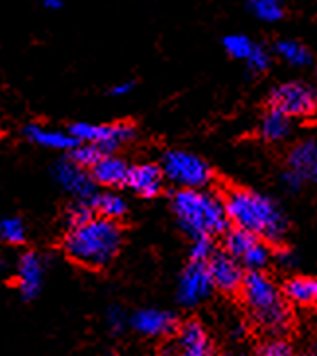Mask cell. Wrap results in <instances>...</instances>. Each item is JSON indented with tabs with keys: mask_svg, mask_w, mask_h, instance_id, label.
Masks as SVG:
<instances>
[{
	"mask_svg": "<svg viewBox=\"0 0 317 356\" xmlns=\"http://www.w3.org/2000/svg\"><path fill=\"white\" fill-rule=\"evenodd\" d=\"M24 136L28 137L32 143L47 149H57V151H71L76 141L69 134H65L61 129H49L40 124H30L24 127Z\"/></svg>",
	"mask_w": 317,
	"mask_h": 356,
	"instance_id": "d6986e66",
	"label": "cell"
},
{
	"mask_svg": "<svg viewBox=\"0 0 317 356\" xmlns=\"http://www.w3.org/2000/svg\"><path fill=\"white\" fill-rule=\"evenodd\" d=\"M100 157H102V153L98 151V147L90 145V143H76L71 149V157L69 159L76 163L79 167L90 168Z\"/></svg>",
	"mask_w": 317,
	"mask_h": 356,
	"instance_id": "484cf974",
	"label": "cell"
},
{
	"mask_svg": "<svg viewBox=\"0 0 317 356\" xmlns=\"http://www.w3.org/2000/svg\"><path fill=\"white\" fill-rule=\"evenodd\" d=\"M133 90V83L131 81H127V83H122V84H116L112 90H110V95L112 96H126L129 95Z\"/></svg>",
	"mask_w": 317,
	"mask_h": 356,
	"instance_id": "836d02e7",
	"label": "cell"
},
{
	"mask_svg": "<svg viewBox=\"0 0 317 356\" xmlns=\"http://www.w3.org/2000/svg\"><path fill=\"white\" fill-rule=\"evenodd\" d=\"M286 302L296 305H314L317 300V282L314 276H292L280 288Z\"/></svg>",
	"mask_w": 317,
	"mask_h": 356,
	"instance_id": "ffe728a7",
	"label": "cell"
},
{
	"mask_svg": "<svg viewBox=\"0 0 317 356\" xmlns=\"http://www.w3.org/2000/svg\"><path fill=\"white\" fill-rule=\"evenodd\" d=\"M124 243L117 221L92 218L86 223L69 227L63 239L67 257L85 268H106L114 262Z\"/></svg>",
	"mask_w": 317,
	"mask_h": 356,
	"instance_id": "7a4b0ae2",
	"label": "cell"
},
{
	"mask_svg": "<svg viewBox=\"0 0 317 356\" xmlns=\"http://www.w3.org/2000/svg\"><path fill=\"white\" fill-rule=\"evenodd\" d=\"M213 252H216V249H213V243H211L210 237L194 239L190 247V261L208 262V259H210Z\"/></svg>",
	"mask_w": 317,
	"mask_h": 356,
	"instance_id": "f546056e",
	"label": "cell"
},
{
	"mask_svg": "<svg viewBox=\"0 0 317 356\" xmlns=\"http://www.w3.org/2000/svg\"><path fill=\"white\" fill-rule=\"evenodd\" d=\"M275 53L282 61L292 65V67H307L314 61V55H311V51L307 49L306 45L296 42V40H290V38L278 40L275 45Z\"/></svg>",
	"mask_w": 317,
	"mask_h": 356,
	"instance_id": "7402d4cb",
	"label": "cell"
},
{
	"mask_svg": "<svg viewBox=\"0 0 317 356\" xmlns=\"http://www.w3.org/2000/svg\"><path fill=\"white\" fill-rule=\"evenodd\" d=\"M282 182H284V186L288 190H300L302 186H304V182H302V178L296 177L294 172H290V170H286L284 175H282Z\"/></svg>",
	"mask_w": 317,
	"mask_h": 356,
	"instance_id": "d6a6232c",
	"label": "cell"
},
{
	"mask_svg": "<svg viewBox=\"0 0 317 356\" xmlns=\"http://www.w3.org/2000/svg\"><path fill=\"white\" fill-rule=\"evenodd\" d=\"M211 290H213V284H211L206 262L190 261V264L184 268V273L180 274L177 300L184 307H194L202 304L204 300H208Z\"/></svg>",
	"mask_w": 317,
	"mask_h": 356,
	"instance_id": "9c48e42d",
	"label": "cell"
},
{
	"mask_svg": "<svg viewBox=\"0 0 317 356\" xmlns=\"http://www.w3.org/2000/svg\"><path fill=\"white\" fill-rule=\"evenodd\" d=\"M243 302L257 323L270 333H282L290 327L292 312L275 280L263 270H251L241 282Z\"/></svg>",
	"mask_w": 317,
	"mask_h": 356,
	"instance_id": "277c9868",
	"label": "cell"
},
{
	"mask_svg": "<svg viewBox=\"0 0 317 356\" xmlns=\"http://www.w3.org/2000/svg\"><path fill=\"white\" fill-rule=\"evenodd\" d=\"M261 356H292V346L290 343L282 339V337H275V339H268L266 343H263L261 350H259Z\"/></svg>",
	"mask_w": 317,
	"mask_h": 356,
	"instance_id": "f1b7e54d",
	"label": "cell"
},
{
	"mask_svg": "<svg viewBox=\"0 0 317 356\" xmlns=\"http://www.w3.org/2000/svg\"><path fill=\"white\" fill-rule=\"evenodd\" d=\"M43 274H45V264L38 252H24L16 266V278H18V288L24 300H33L38 293L42 292Z\"/></svg>",
	"mask_w": 317,
	"mask_h": 356,
	"instance_id": "5bb4252c",
	"label": "cell"
},
{
	"mask_svg": "<svg viewBox=\"0 0 317 356\" xmlns=\"http://www.w3.org/2000/svg\"><path fill=\"white\" fill-rule=\"evenodd\" d=\"M225 252L233 257L243 268L251 270H264L268 266V262L273 259V252L268 243L263 241L261 237H257L249 231L233 227L225 231Z\"/></svg>",
	"mask_w": 317,
	"mask_h": 356,
	"instance_id": "52a82bcc",
	"label": "cell"
},
{
	"mask_svg": "<svg viewBox=\"0 0 317 356\" xmlns=\"http://www.w3.org/2000/svg\"><path fill=\"white\" fill-rule=\"evenodd\" d=\"M0 241L8 245H22L26 241V225L20 218H2L0 220Z\"/></svg>",
	"mask_w": 317,
	"mask_h": 356,
	"instance_id": "d4e9b609",
	"label": "cell"
},
{
	"mask_svg": "<svg viewBox=\"0 0 317 356\" xmlns=\"http://www.w3.org/2000/svg\"><path fill=\"white\" fill-rule=\"evenodd\" d=\"M53 178L61 188L73 194L76 200L88 202L96 194L95 180L86 172V168L79 167L71 159H61L59 163H55Z\"/></svg>",
	"mask_w": 317,
	"mask_h": 356,
	"instance_id": "30bf717a",
	"label": "cell"
},
{
	"mask_svg": "<svg viewBox=\"0 0 317 356\" xmlns=\"http://www.w3.org/2000/svg\"><path fill=\"white\" fill-rule=\"evenodd\" d=\"M172 211L180 229L190 239L216 237L227 231V216L223 200L204 190H179L172 196Z\"/></svg>",
	"mask_w": 317,
	"mask_h": 356,
	"instance_id": "3957f363",
	"label": "cell"
},
{
	"mask_svg": "<svg viewBox=\"0 0 317 356\" xmlns=\"http://www.w3.org/2000/svg\"><path fill=\"white\" fill-rule=\"evenodd\" d=\"M227 221L263 241L280 243L288 233V218L276 200L249 188H233L223 200Z\"/></svg>",
	"mask_w": 317,
	"mask_h": 356,
	"instance_id": "6da1fadb",
	"label": "cell"
},
{
	"mask_svg": "<svg viewBox=\"0 0 317 356\" xmlns=\"http://www.w3.org/2000/svg\"><path fill=\"white\" fill-rule=\"evenodd\" d=\"M275 261L278 262V266H282L286 270H290V268H296L298 266V254L296 251H292V249H278L275 252Z\"/></svg>",
	"mask_w": 317,
	"mask_h": 356,
	"instance_id": "1f68e13d",
	"label": "cell"
},
{
	"mask_svg": "<svg viewBox=\"0 0 317 356\" xmlns=\"http://www.w3.org/2000/svg\"><path fill=\"white\" fill-rule=\"evenodd\" d=\"M92 218H95V211L90 208V204L83 202V200H76L74 204L69 206V210H67V225L69 227L86 223V221L92 220Z\"/></svg>",
	"mask_w": 317,
	"mask_h": 356,
	"instance_id": "4316f807",
	"label": "cell"
},
{
	"mask_svg": "<svg viewBox=\"0 0 317 356\" xmlns=\"http://www.w3.org/2000/svg\"><path fill=\"white\" fill-rule=\"evenodd\" d=\"M161 170L165 180L180 190H200L211 182L210 165L198 155L182 149H170L161 159Z\"/></svg>",
	"mask_w": 317,
	"mask_h": 356,
	"instance_id": "5b68a950",
	"label": "cell"
},
{
	"mask_svg": "<svg viewBox=\"0 0 317 356\" xmlns=\"http://www.w3.org/2000/svg\"><path fill=\"white\" fill-rule=\"evenodd\" d=\"M254 43L251 42V38H247L243 33H229L223 38V49L225 53L233 57V59H239L245 61L249 57V53L253 51Z\"/></svg>",
	"mask_w": 317,
	"mask_h": 356,
	"instance_id": "cb8c5ba5",
	"label": "cell"
},
{
	"mask_svg": "<svg viewBox=\"0 0 317 356\" xmlns=\"http://www.w3.org/2000/svg\"><path fill=\"white\" fill-rule=\"evenodd\" d=\"M112 356H120V355H112Z\"/></svg>",
	"mask_w": 317,
	"mask_h": 356,
	"instance_id": "d590c367",
	"label": "cell"
},
{
	"mask_svg": "<svg viewBox=\"0 0 317 356\" xmlns=\"http://www.w3.org/2000/svg\"><path fill=\"white\" fill-rule=\"evenodd\" d=\"M206 266H208L213 288L225 293L237 292L241 288L245 276L243 266L227 252H213L206 262Z\"/></svg>",
	"mask_w": 317,
	"mask_h": 356,
	"instance_id": "8fae6325",
	"label": "cell"
},
{
	"mask_svg": "<svg viewBox=\"0 0 317 356\" xmlns=\"http://www.w3.org/2000/svg\"><path fill=\"white\" fill-rule=\"evenodd\" d=\"M126 186H129L136 194L143 196V198H155L165 186L163 170L158 165H153V163L133 165V167H129V172H127Z\"/></svg>",
	"mask_w": 317,
	"mask_h": 356,
	"instance_id": "9a60e30c",
	"label": "cell"
},
{
	"mask_svg": "<svg viewBox=\"0 0 317 356\" xmlns=\"http://www.w3.org/2000/svg\"><path fill=\"white\" fill-rule=\"evenodd\" d=\"M106 323H108V327H110L114 333L124 331V327H126L127 323V317L126 314H124V309H122V307H117V305L110 307V309H108V314H106Z\"/></svg>",
	"mask_w": 317,
	"mask_h": 356,
	"instance_id": "4dcf8cb0",
	"label": "cell"
},
{
	"mask_svg": "<svg viewBox=\"0 0 317 356\" xmlns=\"http://www.w3.org/2000/svg\"><path fill=\"white\" fill-rule=\"evenodd\" d=\"M88 204L92 211L98 213V218H104V220L117 221L127 213L126 198L117 192H102V194L96 192L95 196L88 200Z\"/></svg>",
	"mask_w": 317,
	"mask_h": 356,
	"instance_id": "44dd1931",
	"label": "cell"
},
{
	"mask_svg": "<svg viewBox=\"0 0 317 356\" xmlns=\"http://www.w3.org/2000/svg\"><path fill=\"white\" fill-rule=\"evenodd\" d=\"M288 170L302 178V182H314L317 178V143L316 139L300 141L288 155Z\"/></svg>",
	"mask_w": 317,
	"mask_h": 356,
	"instance_id": "e0dca14e",
	"label": "cell"
},
{
	"mask_svg": "<svg viewBox=\"0 0 317 356\" xmlns=\"http://www.w3.org/2000/svg\"><path fill=\"white\" fill-rule=\"evenodd\" d=\"M69 136L73 137L76 143H90L98 147L102 155H114V151L136 137V127L127 122H117V124L76 122L69 127Z\"/></svg>",
	"mask_w": 317,
	"mask_h": 356,
	"instance_id": "8992f818",
	"label": "cell"
},
{
	"mask_svg": "<svg viewBox=\"0 0 317 356\" xmlns=\"http://www.w3.org/2000/svg\"><path fill=\"white\" fill-rule=\"evenodd\" d=\"M247 10L253 14L257 20L266 24H276L284 18L286 8L282 0H247Z\"/></svg>",
	"mask_w": 317,
	"mask_h": 356,
	"instance_id": "603a6c76",
	"label": "cell"
},
{
	"mask_svg": "<svg viewBox=\"0 0 317 356\" xmlns=\"http://www.w3.org/2000/svg\"><path fill=\"white\" fill-rule=\"evenodd\" d=\"M294 129H296L294 118L282 114L275 108H270L261 120V136L270 143H282L290 139L294 136Z\"/></svg>",
	"mask_w": 317,
	"mask_h": 356,
	"instance_id": "ac0fdd59",
	"label": "cell"
},
{
	"mask_svg": "<svg viewBox=\"0 0 317 356\" xmlns=\"http://www.w3.org/2000/svg\"><path fill=\"white\" fill-rule=\"evenodd\" d=\"M245 63L249 67V71H253V73H264L270 67V53H268L266 47L254 43L253 51L249 53V57L245 59Z\"/></svg>",
	"mask_w": 317,
	"mask_h": 356,
	"instance_id": "83f0119b",
	"label": "cell"
},
{
	"mask_svg": "<svg viewBox=\"0 0 317 356\" xmlns=\"http://www.w3.org/2000/svg\"><path fill=\"white\" fill-rule=\"evenodd\" d=\"M316 90L306 83L290 81L276 86L270 92V108L290 118H309L316 112Z\"/></svg>",
	"mask_w": 317,
	"mask_h": 356,
	"instance_id": "ba28073f",
	"label": "cell"
},
{
	"mask_svg": "<svg viewBox=\"0 0 317 356\" xmlns=\"http://www.w3.org/2000/svg\"><path fill=\"white\" fill-rule=\"evenodd\" d=\"M177 355L179 356H213V345L204 325L196 319L184 321L177 327Z\"/></svg>",
	"mask_w": 317,
	"mask_h": 356,
	"instance_id": "7c38bea8",
	"label": "cell"
},
{
	"mask_svg": "<svg viewBox=\"0 0 317 356\" xmlns=\"http://www.w3.org/2000/svg\"><path fill=\"white\" fill-rule=\"evenodd\" d=\"M90 168H92L90 178L95 180V184H100L106 188L126 186L127 172H129L126 159L116 157V155H102Z\"/></svg>",
	"mask_w": 317,
	"mask_h": 356,
	"instance_id": "2e32d148",
	"label": "cell"
},
{
	"mask_svg": "<svg viewBox=\"0 0 317 356\" xmlns=\"http://www.w3.org/2000/svg\"><path fill=\"white\" fill-rule=\"evenodd\" d=\"M42 6L47 10H59L63 6V0H42Z\"/></svg>",
	"mask_w": 317,
	"mask_h": 356,
	"instance_id": "e575fe53",
	"label": "cell"
},
{
	"mask_svg": "<svg viewBox=\"0 0 317 356\" xmlns=\"http://www.w3.org/2000/svg\"><path fill=\"white\" fill-rule=\"evenodd\" d=\"M127 321L139 335L145 337L172 335L179 327L177 315L170 314L167 309H153V307L139 309L138 314H133V317H129Z\"/></svg>",
	"mask_w": 317,
	"mask_h": 356,
	"instance_id": "4fadbf2b",
	"label": "cell"
}]
</instances>
